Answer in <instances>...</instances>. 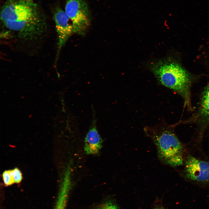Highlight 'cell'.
<instances>
[{
    "label": "cell",
    "mask_w": 209,
    "mask_h": 209,
    "mask_svg": "<svg viewBox=\"0 0 209 209\" xmlns=\"http://www.w3.org/2000/svg\"><path fill=\"white\" fill-rule=\"evenodd\" d=\"M0 17L7 28L21 38H35L44 31V19L37 6L30 1L8 0L2 8Z\"/></svg>",
    "instance_id": "cell-1"
},
{
    "label": "cell",
    "mask_w": 209,
    "mask_h": 209,
    "mask_svg": "<svg viewBox=\"0 0 209 209\" xmlns=\"http://www.w3.org/2000/svg\"><path fill=\"white\" fill-rule=\"evenodd\" d=\"M173 126L163 121L153 126H146L144 131L155 145L161 162L176 167L183 164V147Z\"/></svg>",
    "instance_id": "cell-2"
},
{
    "label": "cell",
    "mask_w": 209,
    "mask_h": 209,
    "mask_svg": "<svg viewBox=\"0 0 209 209\" xmlns=\"http://www.w3.org/2000/svg\"><path fill=\"white\" fill-rule=\"evenodd\" d=\"M152 69L160 84L181 96L185 105L191 109L192 79L188 73L178 63L167 60L156 63Z\"/></svg>",
    "instance_id": "cell-3"
},
{
    "label": "cell",
    "mask_w": 209,
    "mask_h": 209,
    "mask_svg": "<svg viewBox=\"0 0 209 209\" xmlns=\"http://www.w3.org/2000/svg\"><path fill=\"white\" fill-rule=\"evenodd\" d=\"M65 12L71 22L74 33L84 35L91 22L86 2L84 0H66Z\"/></svg>",
    "instance_id": "cell-4"
},
{
    "label": "cell",
    "mask_w": 209,
    "mask_h": 209,
    "mask_svg": "<svg viewBox=\"0 0 209 209\" xmlns=\"http://www.w3.org/2000/svg\"><path fill=\"white\" fill-rule=\"evenodd\" d=\"M184 164L183 174L186 179L198 184L209 185V162L189 155Z\"/></svg>",
    "instance_id": "cell-5"
},
{
    "label": "cell",
    "mask_w": 209,
    "mask_h": 209,
    "mask_svg": "<svg viewBox=\"0 0 209 209\" xmlns=\"http://www.w3.org/2000/svg\"><path fill=\"white\" fill-rule=\"evenodd\" d=\"M54 19L58 36V55L62 47L74 33L71 22L65 11L57 8L54 13Z\"/></svg>",
    "instance_id": "cell-6"
},
{
    "label": "cell",
    "mask_w": 209,
    "mask_h": 209,
    "mask_svg": "<svg viewBox=\"0 0 209 209\" xmlns=\"http://www.w3.org/2000/svg\"><path fill=\"white\" fill-rule=\"evenodd\" d=\"M84 151L88 154H98L102 147V140L96 127V120L93 118L91 127L84 140Z\"/></svg>",
    "instance_id": "cell-7"
},
{
    "label": "cell",
    "mask_w": 209,
    "mask_h": 209,
    "mask_svg": "<svg viewBox=\"0 0 209 209\" xmlns=\"http://www.w3.org/2000/svg\"><path fill=\"white\" fill-rule=\"evenodd\" d=\"M192 119L200 124L209 123V83L203 92L198 111Z\"/></svg>",
    "instance_id": "cell-8"
},
{
    "label": "cell",
    "mask_w": 209,
    "mask_h": 209,
    "mask_svg": "<svg viewBox=\"0 0 209 209\" xmlns=\"http://www.w3.org/2000/svg\"><path fill=\"white\" fill-rule=\"evenodd\" d=\"M71 185L66 182L62 183L54 209H65Z\"/></svg>",
    "instance_id": "cell-9"
},
{
    "label": "cell",
    "mask_w": 209,
    "mask_h": 209,
    "mask_svg": "<svg viewBox=\"0 0 209 209\" xmlns=\"http://www.w3.org/2000/svg\"><path fill=\"white\" fill-rule=\"evenodd\" d=\"M2 176L4 184L5 185H10L14 183L11 170L5 171L3 174Z\"/></svg>",
    "instance_id": "cell-10"
},
{
    "label": "cell",
    "mask_w": 209,
    "mask_h": 209,
    "mask_svg": "<svg viewBox=\"0 0 209 209\" xmlns=\"http://www.w3.org/2000/svg\"><path fill=\"white\" fill-rule=\"evenodd\" d=\"M11 173L14 183H19L22 179V174L20 170L16 168L11 170Z\"/></svg>",
    "instance_id": "cell-11"
},
{
    "label": "cell",
    "mask_w": 209,
    "mask_h": 209,
    "mask_svg": "<svg viewBox=\"0 0 209 209\" xmlns=\"http://www.w3.org/2000/svg\"><path fill=\"white\" fill-rule=\"evenodd\" d=\"M94 209H119L117 206L111 202H106Z\"/></svg>",
    "instance_id": "cell-12"
},
{
    "label": "cell",
    "mask_w": 209,
    "mask_h": 209,
    "mask_svg": "<svg viewBox=\"0 0 209 209\" xmlns=\"http://www.w3.org/2000/svg\"><path fill=\"white\" fill-rule=\"evenodd\" d=\"M154 209H163L161 208L158 207V208H154Z\"/></svg>",
    "instance_id": "cell-13"
},
{
    "label": "cell",
    "mask_w": 209,
    "mask_h": 209,
    "mask_svg": "<svg viewBox=\"0 0 209 209\" xmlns=\"http://www.w3.org/2000/svg\"><path fill=\"white\" fill-rule=\"evenodd\" d=\"M26 0V1H30V0Z\"/></svg>",
    "instance_id": "cell-14"
}]
</instances>
